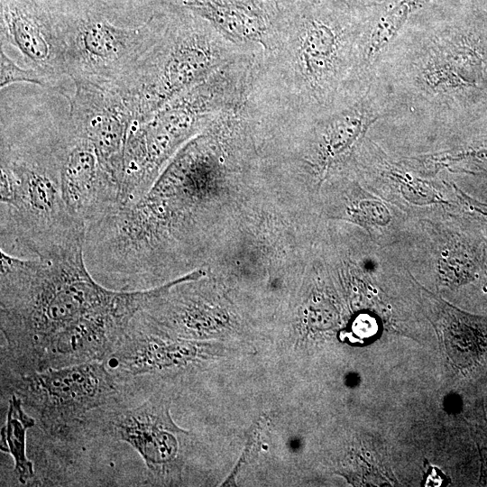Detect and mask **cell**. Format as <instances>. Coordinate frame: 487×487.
Here are the masks:
<instances>
[{
    "mask_svg": "<svg viewBox=\"0 0 487 487\" xmlns=\"http://www.w3.org/2000/svg\"><path fill=\"white\" fill-rule=\"evenodd\" d=\"M164 5L168 20L161 35L133 69L111 87L122 97L133 120L152 115L221 67L250 54L205 20Z\"/></svg>",
    "mask_w": 487,
    "mask_h": 487,
    "instance_id": "5",
    "label": "cell"
},
{
    "mask_svg": "<svg viewBox=\"0 0 487 487\" xmlns=\"http://www.w3.org/2000/svg\"><path fill=\"white\" fill-rule=\"evenodd\" d=\"M2 385L34 409L41 428L60 441L76 438L90 413L121 396V384L105 362L2 374Z\"/></svg>",
    "mask_w": 487,
    "mask_h": 487,
    "instance_id": "7",
    "label": "cell"
},
{
    "mask_svg": "<svg viewBox=\"0 0 487 487\" xmlns=\"http://www.w3.org/2000/svg\"><path fill=\"white\" fill-rule=\"evenodd\" d=\"M122 19L133 15L149 17L161 5L160 0H99Z\"/></svg>",
    "mask_w": 487,
    "mask_h": 487,
    "instance_id": "16",
    "label": "cell"
},
{
    "mask_svg": "<svg viewBox=\"0 0 487 487\" xmlns=\"http://www.w3.org/2000/svg\"><path fill=\"white\" fill-rule=\"evenodd\" d=\"M102 436L130 445L155 477L170 472L179 457L178 435L186 431L172 421L168 404L152 397L138 405L124 404L122 395L93 411L79 434Z\"/></svg>",
    "mask_w": 487,
    "mask_h": 487,
    "instance_id": "8",
    "label": "cell"
},
{
    "mask_svg": "<svg viewBox=\"0 0 487 487\" xmlns=\"http://www.w3.org/2000/svg\"><path fill=\"white\" fill-rule=\"evenodd\" d=\"M66 76L72 82L112 87L124 78L161 35L168 8L161 5L135 25L99 0H53Z\"/></svg>",
    "mask_w": 487,
    "mask_h": 487,
    "instance_id": "6",
    "label": "cell"
},
{
    "mask_svg": "<svg viewBox=\"0 0 487 487\" xmlns=\"http://www.w3.org/2000/svg\"><path fill=\"white\" fill-rule=\"evenodd\" d=\"M371 8L310 0L287 12L274 47L256 59L247 113L255 120L312 115L358 91Z\"/></svg>",
    "mask_w": 487,
    "mask_h": 487,
    "instance_id": "2",
    "label": "cell"
},
{
    "mask_svg": "<svg viewBox=\"0 0 487 487\" xmlns=\"http://www.w3.org/2000/svg\"><path fill=\"white\" fill-rule=\"evenodd\" d=\"M481 420L474 423L473 433L481 450L483 461V473L487 478V421L482 412L480 413Z\"/></svg>",
    "mask_w": 487,
    "mask_h": 487,
    "instance_id": "17",
    "label": "cell"
},
{
    "mask_svg": "<svg viewBox=\"0 0 487 487\" xmlns=\"http://www.w3.org/2000/svg\"><path fill=\"white\" fill-rule=\"evenodd\" d=\"M161 289L103 286L88 271L83 248L45 259L1 252V366L28 374L105 362Z\"/></svg>",
    "mask_w": 487,
    "mask_h": 487,
    "instance_id": "1",
    "label": "cell"
},
{
    "mask_svg": "<svg viewBox=\"0 0 487 487\" xmlns=\"http://www.w3.org/2000/svg\"><path fill=\"white\" fill-rule=\"evenodd\" d=\"M253 66L248 56L233 60L152 115L131 122L124 152L123 206L139 199L172 157L220 114L244 104Z\"/></svg>",
    "mask_w": 487,
    "mask_h": 487,
    "instance_id": "4",
    "label": "cell"
},
{
    "mask_svg": "<svg viewBox=\"0 0 487 487\" xmlns=\"http://www.w3.org/2000/svg\"><path fill=\"white\" fill-rule=\"evenodd\" d=\"M45 125L1 128L0 247L21 259L83 248L86 225L69 209Z\"/></svg>",
    "mask_w": 487,
    "mask_h": 487,
    "instance_id": "3",
    "label": "cell"
},
{
    "mask_svg": "<svg viewBox=\"0 0 487 487\" xmlns=\"http://www.w3.org/2000/svg\"><path fill=\"white\" fill-rule=\"evenodd\" d=\"M51 139L63 198L77 219L87 225L122 206L119 185L94 145L73 130L66 115L51 124Z\"/></svg>",
    "mask_w": 487,
    "mask_h": 487,
    "instance_id": "9",
    "label": "cell"
},
{
    "mask_svg": "<svg viewBox=\"0 0 487 487\" xmlns=\"http://www.w3.org/2000/svg\"><path fill=\"white\" fill-rule=\"evenodd\" d=\"M30 83L46 89L56 91L54 85L43 74L32 68L20 67L1 47L0 51V87L3 90L14 83Z\"/></svg>",
    "mask_w": 487,
    "mask_h": 487,
    "instance_id": "15",
    "label": "cell"
},
{
    "mask_svg": "<svg viewBox=\"0 0 487 487\" xmlns=\"http://www.w3.org/2000/svg\"><path fill=\"white\" fill-rule=\"evenodd\" d=\"M431 0H384L372 7L362 40L357 67L358 81H367L369 68L396 38L412 14Z\"/></svg>",
    "mask_w": 487,
    "mask_h": 487,
    "instance_id": "13",
    "label": "cell"
},
{
    "mask_svg": "<svg viewBox=\"0 0 487 487\" xmlns=\"http://www.w3.org/2000/svg\"><path fill=\"white\" fill-rule=\"evenodd\" d=\"M68 100L67 119L73 130L96 148L106 171L122 190L124 152L133 116L122 97L113 89L73 82Z\"/></svg>",
    "mask_w": 487,
    "mask_h": 487,
    "instance_id": "10",
    "label": "cell"
},
{
    "mask_svg": "<svg viewBox=\"0 0 487 487\" xmlns=\"http://www.w3.org/2000/svg\"><path fill=\"white\" fill-rule=\"evenodd\" d=\"M1 46L14 47L29 68L43 74L62 95L66 76L53 0H0Z\"/></svg>",
    "mask_w": 487,
    "mask_h": 487,
    "instance_id": "11",
    "label": "cell"
},
{
    "mask_svg": "<svg viewBox=\"0 0 487 487\" xmlns=\"http://www.w3.org/2000/svg\"><path fill=\"white\" fill-rule=\"evenodd\" d=\"M336 1H341L354 6L370 7V6L377 5L381 4V2H383L384 0H336Z\"/></svg>",
    "mask_w": 487,
    "mask_h": 487,
    "instance_id": "18",
    "label": "cell"
},
{
    "mask_svg": "<svg viewBox=\"0 0 487 487\" xmlns=\"http://www.w3.org/2000/svg\"><path fill=\"white\" fill-rule=\"evenodd\" d=\"M212 25L228 41L256 57L270 51L286 13L274 0H160Z\"/></svg>",
    "mask_w": 487,
    "mask_h": 487,
    "instance_id": "12",
    "label": "cell"
},
{
    "mask_svg": "<svg viewBox=\"0 0 487 487\" xmlns=\"http://www.w3.org/2000/svg\"><path fill=\"white\" fill-rule=\"evenodd\" d=\"M5 426L1 429V450L9 453L14 462L18 481L26 484L34 477L33 465L26 455V432L35 425V420L23 409L22 400L12 394L8 400Z\"/></svg>",
    "mask_w": 487,
    "mask_h": 487,
    "instance_id": "14",
    "label": "cell"
}]
</instances>
